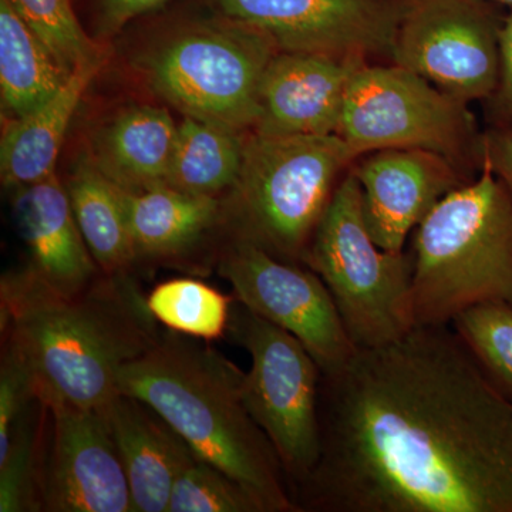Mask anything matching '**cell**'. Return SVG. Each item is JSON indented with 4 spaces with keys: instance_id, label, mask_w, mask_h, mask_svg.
<instances>
[{
    "instance_id": "cell-28",
    "label": "cell",
    "mask_w": 512,
    "mask_h": 512,
    "mask_svg": "<svg viewBox=\"0 0 512 512\" xmlns=\"http://www.w3.org/2000/svg\"><path fill=\"white\" fill-rule=\"evenodd\" d=\"M167 512H262V508L237 481L197 457L175 480Z\"/></svg>"
},
{
    "instance_id": "cell-16",
    "label": "cell",
    "mask_w": 512,
    "mask_h": 512,
    "mask_svg": "<svg viewBox=\"0 0 512 512\" xmlns=\"http://www.w3.org/2000/svg\"><path fill=\"white\" fill-rule=\"evenodd\" d=\"M12 192L13 222L29 251L30 274L62 295H76L93 285L103 272L84 242L66 185L56 173Z\"/></svg>"
},
{
    "instance_id": "cell-17",
    "label": "cell",
    "mask_w": 512,
    "mask_h": 512,
    "mask_svg": "<svg viewBox=\"0 0 512 512\" xmlns=\"http://www.w3.org/2000/svg\"><path fill=\"white\" fill-rule=\"evenodd\" d=\"M134 512H167L175 480L194 458L183 437L147 403L119 393L103 409Z\"/></svg>"
},
{
    "instance_id": "cell-27",
    "label": "cell",
    "mask_w": 512,
    "mask_h": 512,
    "mask_svg": "<svg viewBox=\"0 0 512 512\" xmlns=\"http://www.w3.org/2000/svg\"><path fill=\"white\" fill-rule=\"evenodd\" d=\"M484 372L512 400V306L480 303L451 322Z\"/></svg>"
},
{
    "instance_id": "cell-8",
    "label": "cell",
    "mask_w": 512,
    "mask_h": 512,
    "mask_svg": "<svg viewBox=\"0 0 512 512\" xmlns=\"http://www.w3.org/2000/svg\"><path fill=\"white\" fill-rule=\"evenodd\" d=\"M468 104L399 66L366 63L350 80L338 136L357 157L389 148H421L458 168L483 164V137Z\"/></svg>"
},
{
    "instance_id": "cell-2",
    "label": "cell",
    "mask_w": 512,
    "mask_h": 512,
    "mask_svg": "<svg viewBox=\"0 0 512 512\" xmlns=\"http://www.w3.org/2000/svg\"><path fill=\"white\" fill-rule=\"evenodd\" d=\"M158 325L131 274H103L76 295L53 292L26 268L0 281V330L47 406L103 409L119 394L121 369L160 338Z\"/></svg>"
},
{
    "instance_id": "cell-12",
    "label": "cell",
    "mask_w": 512,
    "mask_h": 512,
    "mask_svg": "<svg viewBox=\"0 0 512 512\" xmlns=\"http://www.w3.org/2000/svg\"><path fill=\"white\" fill-rule=\"evenodd\" d=\"M221 15L264 32L279 52L392 59L409 0H211Z\"/></svg>"
},
{
    "instance_id": "cell-32",
    "label": "cell",
    "mask_w": 512,
    "mask_h": 512,
    "mask_svg": "<svg viewBox=\"0 0 512 512\" xmlns=\"http://www.w3.org/2000/svg\"><path fill=\"white\" fill-rule=\"evenodd\" d=\"M483 160L512 197V127H495L483 136Z\"/></svg>"
},
{
    "instance_id": "cell-6",
    "label": "cell",
    "mask_w": 512,
    "mask_h": 512,
    "mask_svg": "<svg viewBox=\"0 0 512 512\" xmlns=\"http://www.w3.org/2000/svg\"><path fill=\"white\" fill-rule=\"evenodd\" d=\"M278 47L261 30L228 16L185 23L141 53L150 89L183 116L252 133L262 77Z\"/></svg>"
},
{
    "instance_id": "cell-4",
    "label": "cell",
    "mask_w": 512,
    "mask_h": 512,
    "mask_svg": "<svg viewBox=\"0 0 512 512\" xmlns=\"http://www.w3.org/2000/svg\"><path fill=\"white\" fill-rule=\"evenodd\" d=\"M410 255L416 326L451 325L480 303L512 306V197L484 160L414 229Z\"/></svg>"
},
{
    "instance_id": "cell-24",
    "label": "cell",
    "mask_w": 512,
    "mask_h": 512,
    "mask_svg": "<svg viewBox=\"0 0 512 512\" xmlns=\"http://www.w3.org/2000/svg\"><path fill=\"white\" fill-rule=\"evenodd\" d=\"M235 298L194 278H175L147 295L151 315L171 332L204 342L228 336Z\"/></svg>"
},
{
    "instance_id": "cell-19",
    "label": "cell",
    "mask_w": 512,
    "mask_h": 512,
    "mask_svg": "<svg viewBox=\"0 0 512 512\" xmlns=\"http://www.w3.org/2000/svg\"><path fill=\"white\" fill-rule=\"evenodd\" d=\"M177 127L163 107H126L94 131L87 154L121 190H148L164 184Z\"/></svg>"
},
{
    "instance_id": "cell-21",
    "label": "cell",
    "mask_w": 512,
    "mask_h": 512,
    "mask_svg": "<svg viewBox=\"0 0 512 512\" xmlns=\"http://www.w3.org/2000/svg\"><path fill=\"white\" fill-rule=\"evenodd\" d=\"M66 190L84 242L101 272L131 274L136 252L120 188L100 173L86 153L76 161Z\"/></svg>"
},
{
    "instance_id": "cell-30",
    "label": "cell",
    "mask_w": 512,
    "mask_h": 512,
    "mask_svg": "<svg viewBox=\"0 0 512 512\" xmlns=\"http://www.w3.org/2000/svg\"><path fill=\"white\" fill-rule=\"evenodd\" d=\"M500 52V79L488 100L497 127H512V13L501 23Z\"/></svg>"
},
{
    "instance_id": "cell-31",
    "label": "cell",
    "mask_w": 512,
    "mask_h": 512,
    "mask_svg": "<svg viewBox=\"0 0 512 512\" xmlns=\"http://www.w3.org/2000/svg\"><path fill=\"white\" fill-rule=\"evenodd\" d=\"M170 0H96L97 28L101 36L119 33L131 20L160 9Z\"/></svg>"
},
{
    "instance_id": "cell-26",
    "label": "cell",
    "mask_w": 512,
    "mask_h": 512,
    "mask_svg": "<svg viewBox=\"0 0 512 512\" xmlns=\"http://www.w3.org/2000/svg\"><path fill=\"white\" fill-rule=\"evenodd\" d=\"M42 42L49 47L64 72L73 74L83 66L106 60L103 46L89 37L70 0H9Z\"/></svg>"
},
{
    "instance_id": "cell-9",
    "label": "cell",
    "mask_w": 512,
    "mask_h": 512,
    "mask_svg": "<svg viewBox=\"0 0 512 512\" xmlns=\"http://www.w3.org/2000/svg\"><path fill=\"white\" fill-rule=\"evenodd\" d=\"M228 336L247 350L244 403L271 441L291 494L320 456L322 369L301 340L234 302Z\"/></svg>"
},
{
    "instance_id": "cell-13",
    "label": "cell",
    "mask_w": 512,
    "mask_h": 512,
    "mask_svg": "<svg viewBox=\"0 0 512 512\" xmlns=\"http://www.w3.org/2000/svg\"><path fill=\"white\" fill-rule=\"evenodd\" d=\"M47 407L42 511L134 512L103 413L60 404Z\"/></svg>"
},
{
    "instance_id": "cell-1",
    "label": "cell",
    "mask_w": 512,
    "mask_h": 512,
    "mask_svg": "<svg viewBox=\"0 0 512 512\" xmlns=\"http://www.w3.org/2000/svg\"><path fill=\"white\" fill-rule=\"evenodd\" d=\"M319 419L299 512H512V400L451 325L356 349Z\"/></svg>"
},
{
    "instance_id": "cell-20",
    "label": "cell",
    "mask_w": 512,
    "mask_h": 512,
    "mask_svg": "<svg viewBox=\"0 0 512 512\" xmlns=\"http://www.w3.org/2000/svg\"><path fill=\"white\" fill-rule=\"evenodd\" d=\"M101 64L77 69L62 89L42 106L8 120L0 141V174L8 190L45 180L56 161L67 128Z\"/></svg>"
},
{
    "instance_id": "cell-5",
    "label": "cell",
    "mask_w": 512,
    "mask_h": 512,
    "mask_svg": "<svg viewBox=\"0 0 512 512\" xmlns=\"http://www.w3.org/2000/svg\"><path fill=\"white\" fill-rule=\"evenodd\" d=\"M357 158L338 134L248 133L241 173L222 198L229 238L306 266L316 229Z\"/></svg>"
},
{
    "instance_id": "cell-23",
    "label": "cell",
    "mask_w": 512,
    "mask_h": 512,
    "mask_svg": "<svg viewBox=\"0 0 512 512\" xmlns=\"http://www.w3.org/2000/svg\"><path fill=\"white\" fill-rule=\"evenodd\" d=\"M247 134L184 116L164 184L187 194L220 197L237 183Z\"/></svg>"
},
{
    "instance_id": "cell-10",
    "label": "cell",
    "mask_w": 512,
    "mask_h": 512,
    "mask_svg": "<svg viewBox=\"0 0 512 512\" xmlns=\"http://www.w3.org/2000/svg\"><path fill=\"white\" fill-rule=\"evenodd\" d=\"M490 0H409L392 60L441 92L470 104L500 79L503 18Z\"/></svg>"
},
{
    "instance_id": "cell-33",
    "label": "cell",
    "mask_w": 512,
    "mask_h": 512,
    "mask_svg": "<svg viewBox=\"0 0 512 512\" xmlns=\"http://www.w3.org/2000/svg\"><path fill=\"white\" fill-rule=\"evenodd\" d=\"M490 2L495 3V5H504L512 9V0H490Z\"/></svg>"
},
{
    "instance_id": "cell-18",
    "label": "cell",
    "mask_w": 512,
    "mask_h": 512,
    "mask_svg": "<svg viewBox=\"0 0 512 512\" xmlns=\"http://www.w3.org/2000/svg\"><path fill=\"white\" fill-rule=\"evenodd\" d=\"M121 190V188H120ZM136 262L187 266L205 242L224 227V200L187 194L168 185L143 191L121 190Z\"/></svg>"
},
{
    "instance_id": "cell-29",
    "label": "cell",
    "mask_w": 512,
    "mask_h": 512,
    "mask_svg": "<svg viewBox=\"0 0 512 512\" xmlns=\"http://www.w3.org/2000/svg\"><path fill=\"white\" fill-rule=\"evenodd\" d=\"M37 399L29 363L9 336L2 335L0 359V457L5 456L13 431Z\"/></svg>"
},
{
    "instance_id": "cell-14",
    "label": "cell",
    "mask_w": 512,
    "mask_h": 512,
    "mask_svg": "<svg viewBox=\"0 0 512 512\" xmlns=\"http://www.w3.org/2000/svg\"><path fill=\"white\" fill-rule=\"evenodd\" d=\"M367 228L380 248L403 252L407 238L451 191L468 183L453 161L421 148H389L353 165Z\"/></svg>"
},
{
    "instance_id": "cell-15",
    "label": "cell",
    "mask_w": 512,
    "mask_h": 512,
    "mask_svg": "<svg viewBox=\"0 0 512 512\" xmlns=\"http://www.w3.org/2000/svg\"><path fill=\"white\" fill-rule=\"evenodd\" d=\"M369 62L278 52L259 89V116L252 133L268 137L338 133L350 80Z\"/></svg>"
},
{
    "instance_id": "cell-3",
    "label": "cell",
    "mask_w": 512,
    "mask_h": 512,
    "mask_svg": "<svg viewBox=\"0 0 512 512\" xmlns=\"http://www.w3.org/2000/svg\"><path fill=\"white\" fill-rule=\"evenodd\" d=\"M245 372L210 342L165 330L121 369L119 393L147 403L192 453L245 488L262 512H299L271 441L244 403Z\"/></svg>"
},
{
    "instance_id": "cell-25",
    "label": "cell",
    "mask_w": 512,
    "mask_h": 512,
    "mask_svg": "<svg viewBox=\"0 0 512 512\" xmlns=\"http://www.w3.org/2000/svg\"><path fill=\"white\" fill-rule=\"evenodd\" d=\"M49 407L37 397L0 457V512L42 511V474Z\"/></svg>"
},
{
    "instance_id": "cell-22",
    "label": "cell",
    "mask_w": 512,
    "mask_h": 512,
    "mask_svg": "<svg viewBox=\"0 0 512 512\" xmlns=\"http://www.w3.org/2000/svg\"><path fill=\"white\" fill-rule=\"evenodd\" d=\"M70 76L9 0H0V94L9 120L42 106Z\"/></svg>"
},
{
    "instance_id": "cell-11",
    "label": "cell",
    "mask_w": 512,
    "mask_h": 512,
    "mask_svg": "<svg viewBox=\"0 0 512 512\" xmlns=\"http://www.w3.org/2000/svg\"><path fill=\"white\" fill-rule=\"evenodd\" d=\"M215 268L235 301L301 340L322 373L338 369L355 352L328 286L308 266L229 238Z\"/></svg>"
},
{
    "instance_id": "cell-7",
    "label": "cell",
    "mask_w": 512,
    "mask_h": 512,
    "mask_svg": "<svg viewBox=\"0 0 512 512\" xmlns=\"http://www.w3.org/2000/svg\"><path fill=\"white\" fill-rule=\"evenodd\" d=\"M306 266L328 286L356 349L393 342L416 326L412 255L376 244L353 170L336 188L312 239Z\"/></svg>"
}]
</instances>
